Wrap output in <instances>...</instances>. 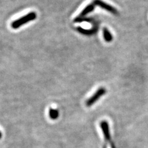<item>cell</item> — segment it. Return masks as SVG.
<instances>
[{
  "mask_svg": "<svg viewBox=\"0 0 148 148\" xmlns=\"http://www.w3.org/2000/svg\"><path fill=\"white\" fill-rule=\"evenodd\" d=\"M106 92V90L105 88L103 87H101L98 90H97L95 93L92 95L90 98L88 99L86 101L85 104L87 106V107H91L93 104H95L102 96H104Z\"/></svg>",
  "mask_w": 148,
  "mask_h": 148,
  "instance_id": "3",
  "label": "cell"
},
{
  "mask_svg": "<svg viewBox=\"0 0 148 148\" xmlns=\"http://www.w3.org/2000/svg\"><path fill=\"white\" fill-rule=\"evenodd\" d=\"M103 37L104 38V40L106 42H110L112 41L113 39V36L111 34L110 31L107 29V28H103Z\"/></svg>",
  "mask_w": 148,
  "mask_h": 148,
  "instance_id": "7",
  "label": "cell"
},
{
  "mask_svg": "<svg viewBox=\"0 0 148 148\" xmlns=\"http://www.w3.org/2000/svg\"><path fill=\"white\" fill-rule=\"evenodd\" d=\"M1 138H2V133L1 131H0V139H1Z\"/></svg>",
  "mask_w": 148,
  "mask_h": 148,
  "instance_id": "9",
  "label": "cell"
},
{
  "mask_svg": "<svg viewBox=\"0 0 148 148\" xmlns=\"http://www.w3.org/2000/svg\"><path fill=\"white\" fill-rule=\"evenodd\" d=\"M77 31L79 32V33H80L83 35H91L96 33V32H97V29L96 28H92V29L88 30V29H84L82 27H78Z\"/></svg>",
  "mask_w": 148,
  "mask_h": 148,
  "instance_id": "6",
  "label": "cell"
},
{
  "mask_svg": "<svg viewBox=\"0 0 148 148\" xmlns=\"http://www.w3.org/2000/svg\"><path fill=\"white\" fill-rule=\"evenodd\" d=\"M36 18V13L35 12H31L28 13L25 16L17 18V20L13 21L11 23V27L13 29H17L18 28L27 24Z\"/></svg>",
  "mask_w": 148,
  "mask_h": 148,
  "instance_id": "2",
  "label": "cell"
},
{
  "mask_svg": "<svg viewBox=\"0 0 148 148\" xmlns=\"http://www.w3.org/2000/svg\"><path fill=\"white\" fill-rule=\"evenodd\" d=\"M92 3H93L95 6H98L102 9H104L105 10L109 11V12L114 14L117 15L119 14L116 9L114 8L113 6H110V4H108L106 3L103 1L102 0H94Z\"/></svg>",
  "mask_w": 148,
  "mask_h": 148,
  "instance_id": "4",
  "label": "cell"
},
{
  "mask_svg": "<svg viewBox=\"0 0 148 148\" xmlns=\"http://www.w3.org/2000/svg\"><path fill=\"white\" fill-rule=\"evenodd\" d=\"M99 126L102 133H103L104 140V145L103 148H107V145H110V148H115L114 144L112 141V139H111L110 127L108 122L107 120H102L99 123Z\"/></svg>",
  "mask_w": 148,
  "mask_h": 148,
  "instance_id": "1",
  "label": "cell"
},
{
  "mask_svg": "<svg viewBox=\"0 0 148 148\" xmlns=\"http://www.w3.org/2000/svg\"><path fill=\"white\" fill-rule=\"evenodd\" d=\"M95 5L93 3H91L87 5L83 10L81 12V13L80 14V16H78V17L80 18H83L86 15H87L88 14H89L90 12H91L92 11H93V10L95 9Z\"/></svg>",
  "mask_w": 148,
  "mask_h": 148,
  "instance_id": "5",
  "label": "cell"
},
{
  "mask_svg": "<svg viewBox=\"0 0 148 148\" xmlns=\"http://www.w3.org/2000/svg\"><path fill=\"white\" fill-rule=\"evenodd\" d=\"M49 117L51 120H56L59 116V113L58 110L53 109V108H49Z\"/></svg>",
  "mask_w": 148,
  "mask_h": 148,
  "instance_id": "8",
  "label": "cell"
}]
</instances>
